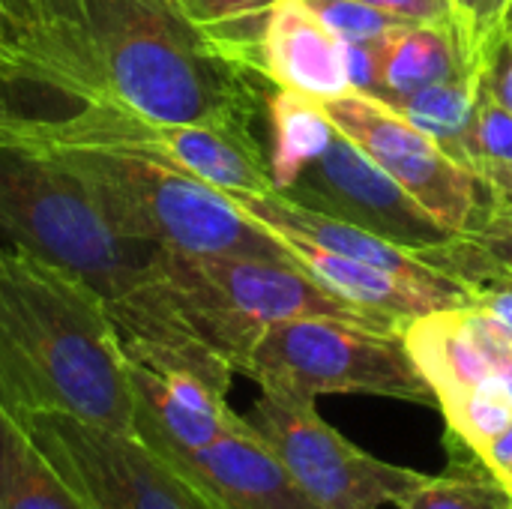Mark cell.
I'll list each match as a JSON object with an SVG mask.
<instances>
[{"instance_id":"277c9868","label":"cell","mask_w":512,"mask_h":509,"mask_svg":"<svg viewBox=\"0 0 512 509\" xmlns=\"http://www.w3.org/2000/svg\"><path fill=\"white\" fill-rule=\"evenodd\" d=\"M0 249H21L87 279L108 303L132 288L153 246L114 234L81 186L0 123Z\"/></svg>"},{"instance_id":"2e32d148","label":"cell","mask_w":512,"mask_h":509,"mask_svg":"<svg viewBox=\"0 0 512 509\" xmlns=\"http://www.w3.org/2000/svg\"><path fill=\"white\" fill-rule=\"evenodd\" d=\"M402 339L414 366L432 387L438 408L477 390H501L495 369L474 339L468 309H441L411 318L402 327Z\"/></svg>"},{"instance_id":"8fae6325","label":"cell","mask_w":512,"mask_h":509,"mask_svg":"<svg viewBox=\"0 0 512 509\" xmlns=\"http://www.w3.org/2000/svg\"><path fill=\"white\" fill-rule=\"evenodd\" d=\"M129 384L132 429L168 462L207 447L240 423V414L228 405V393L192 372L150 369L129 360Z\"/></svg>"},{"instance_id":"9c48e42d","label":"cell","mask_w":512,"mask_h":509,"mask_svg":"<svg viewBox=\"0 0 512 509\" xmlns=\"http://www.w3.org/2000/svg\"><path fill=\"white\" fill-rule=\"evenodd\" d=\"M321 105L339 132L453 234L468 231L489 210L483 180L387 102L348 90Z\"/></svg>"},{"instance_id":"ffe728a7","label":"cell","mask_w":512,"mask_h":509,"mask_svg":"<svg viewBox=\"0 0 512 509\" xmlns=\"http://www.w3.org/2000/svg\"><path fill=\"white\" fill-rule=\"evenodd\" d=\"M267 126H270V174L279 192H285L294 177L333 141L336 126L324 111L321 99L273 87L267 96Z\"/></svg>"},{"instance_id":"603a6c76","label":"cell","mask_w":512,"mask_h":509,"mask_svg":"<svg viewBox=\"0 0 512 509\" xmlns=\"http://www.w3.org/2000/svg\"><path fill=\"white\" fill-rule=\"evenodd\" d=\"M78 108L42 69L0 54V120H60Z\"/></svg>"},{"instance_id":"6da1fadb","label":"cell","mask_w":512,"mask_h":509,"mask_svg":"<svg viewBox=\"0 0 512 509\" xmlns=\"http://www.w3.org/2000/svg\"><path fill=\"white\" fill-rule=\"evenodd\" d=\"M27 54L81 105L258 138L273 84L180 0H21Z\"/></svg>"},{"instance_id":"d6986e66","label":"cell","mask_w":512,"mask_h":509,"mask_svg":"<svg viewBox=\"0 0 512 509\" xmlns=\"http://www.w3.org/2000/svg\"><path fill=\"white\" fill-rule=\"evenodd\" d=\"M0 509H87L27 426L0 405Z\"/></svg>"},{"instance_id":"e0dca14e","label":"cell","mask_w":512,"mask_h":509,"mask_svg":"<svg viewBox=\"0 0 512 509\" xmlns=\"http://www.w3.org/2000/svg\"><path fill=\"white\" fill-rule=\"evenodd\" d=\"M468 63L453 27L402 24L381 39V102L399 105L417 90L453 78Z\"/></svg>"},{"instance_id":"d590c367","label":"cell","mask_w":512,"mask_h":509,"mask_svg":"<svg viewBox=\"0 0 512 509\" xmlns=\"http://www.w3.org/2000/svg\"><path fill=\"white\" fill-rule=\"evenodd\" d=\"M504 36H512V0L507 3V12H504Z\"/></svg>"},{"instance_id":"83f0119b","label":"cell","mask_w":512,"mask_h":509,"mask_svg":"<svg viewBox=\"0 0 512 509\" xmlns=\"http://www.w3.org/2000/svg\"><path fill=\"white\" fill-rule=\"evenodd\" d=\"M480 162H512V111L486 90L474 123V174Z\"/></svg>"},{"instance_id":"7402d4cb","label":"cell","mask_w":512,"mask_h":509,"mask_svg":"<svg viewBox=\"0 0 512 509\" xmlns=\"http://www.w3.org/2000/svg\"><path fill=\"white\" fill-rule=\"evenodd\" d=\"M450 462L441 474L423 477L396 509H510L507 492L495 483L483 459L447 435Z\"/></svg>"},{"instance_id":"ba28073f","label":"cell","mask_w":512,"mask_h":509,"mask_svg":"<svg viewBox=\"0 0 512 509\" xmlns=\"http://www.w3.org/2000/svg\"><path fill=\"white\" fill-rule=\"evenodd\" d=\"M246 423L321 509L396 507L426 477L363 453L306 399L261 393Z\"/></svg>"},{"instance_id":"e575fe53","label":"cell","mask_w":512,"mask_h":509,"mask_svg":"<svg viewBox=\"0 0 512 509\" xmlns=\"http://www.w3.org/2000/svg\"><path fill=\"white\" fill-rule=\"evenodd\" d=\"M477 309H483L486 315H492L495 321H501L512 333V285H495V288H480V303Z\"/></svg>"},{"instance_id":"f1b7e54d","label":"cell","mask_w":512,"mask_h":509,"mask_svg":"<svg viewBox=\"0 0 512 509\" xmlns=\"http://www.w3.org/2000/svg\"><path fill=\"white\" fill-rule=\"evenodd\" d=\"M381 39H372V42H342L351 90L366 93L372 99H381Z\"/></svg>"},{"instance_id":"8992f818","label":"cell","mask_w":512,"mask_h":509,"mask_svg":"<svg viewBox=\"0 0 512 509\" xmlns=\"http://www.w3.org/2000/svg\"><path fill=\"white\" fill-rule=\"evenodd\" d=\"M42 138L141 156L183 171L228 198L279 192L261 138L204 123H162L111 105H81L60 120H27Z\"/></svg>"},{"instance_id":"7a4b0ae2","label":"cell","mask_w":512,"mask_h":509,"mask_svg":"<svg viewBox=\"0 0 512 509\" xmlns=\"http://www.w3.org/2000/svg\"><path fill=\"white\" fill-rule=\"evenodd\" d=\"M0 405L132 429V384L108 300L78 273L0 249Z\"/></svg>"},{"instance_id":"9a60e30c","label":"cell","mask_w":512,"mask_h":509,"mask_svg":"<svg viewBox=\"0 0 512 509\" xmlns=\"http://www.w3.org/2000/svg\"><path fill=\"white\" fill-rule=\"evenodd\" d=\"M234 204L255 219L258 225H264L267 231L279 234L282 240H306L315 243L327 252L345 255V258H357L375 267H387L405 279L423 282V285H450L459 282L453 276L438 273L435 267H429L420 252L405 249L387 237H378L360 225H351L345 219L327 216L321 210H312L306 204L291 201L282 192L273 195H246V198H234ZM468 285V282H465Z\"/></svg>"},{"instance_id":"836d02e7","label":"cell","mask_w":512,"mask_h":509,"mask_svg":"<svg viewBox=\"0 0 512 509\" xmlns=\"http://www.w3.org/2000/svg\"><path fill=\"white\" fill-rule=\"evenodd\" d=\"M483 465L489 468V474L495 477V483L507 492L512 501V426L504 429L483 453H480Z\"/></svg>"},{"instance_id":"5b68a950","label":"cell","mask_w":512,"mask_h":509,"mask_svg":"<svg viewBox=\"0 0 512 509\" xmlns=\"http://www.w3.org/2000/svg\"><path fill=\"white\" fill-rule=\"evenodd\" d=\"M240 375L252 378L261 393L306 402L354 393L438 408L402 333L369 330L333 318H288L267 324Z\"/></svg>"},{"instance_id":"ac0fdd59","label":"cell","mask_w":512,"mask_h":509,"mask_svg":"<svg viewBox=\"0 0 512 509\" xmlns=\"http://www.w3.org/2000/svg\"><path fill=\"white\" fill-rule=\"evenodd\" d=\"M486 96V63H468L453 78L429 84L396 108L420 132L435 138L456 162L474 171V123Z\"/></svg>"},{"instance_id":"44dd1931","label":"cell","mask_w":512,"mask_h":509,"mask_svg":"<svg viewBox=\"0 0 512 509\" xmlns=\"http://www.w3.org/2000/svg\"><path fill=\"white\" fill-rule=\"evenodd\" d=\"M420 258L474 288L512 285V216L486 210L477 225L435 249H423Z\"/></svg>"},{"instance_id":"52a82bcc","label":"cell","mask_w":512,"mask_h":509,"mask_svg":"<svg viewBox=\"0 0 512 509\" xmlns=\"http://www.w3.org/2000/svg\"><path fill=\"white\" fill-rule=\"evenodd\" d=\"M87 509H219L135 432L69 414L21 420Z\"/></svg>"},{"instance_id":"30bf717a","label":"cell","mask_w":512,"mask_h":509,"mask_svg":"<svg viewBox=\"0 0 512 509\" xmlns=\"http://www.w3.org/2000/svg\"><path fill=\"white\" fill-rule=\"evenodd\" d=\"M282 195L414 252L456 237L339 129Z\"/></svg>"},{"instance_id":"4dcf8cb0","label":"cell","mask_w":512,"mask_h":509,"mask_svg":"<svg viewBox=\"0 0 512 509\" xmlns=\"http://www.w3.org/2000/svg\"><path fill=\"white\" fill-rule=\"evenodd\" d=\"M486 90L495 102L512 111V36H501L486 60Z\"/></svg>"},{"instance_id":"74e56055","label":"cell","mask_w":512,"mask_h":509,"mask_svg":"<svg viewBox=\"0 0 512 509\" xmlns=\"http://www.w3.org/2000/svg\"><path fill=\"white\" fill-rule=\"evenodd\" d=\"M510 509H512V507H510Z\"/></svg>"},{"instance_id":"5bb4252c","label":"cell","mask_w":512,"mask_h":509,"mask_svg":"<svg viewBox=\"0 0 512 509\" xmlns=\"http://www.w3.org/2000/svg\"><path fill=\"white\" fill-rule=\"evenodd\" d=\"M258 66L273 87L312 99H333L351 90L345 48L306 0H279L258 42Z\"/></svg>"},{"instance_id":"3957f363","label":"cell","mask_w":512,"mask_h":509,"mask_svg":"<svg viewBox=\"0 0 512 509\" xmlns=\"http://www.w3.org/2000/svg\"><path fill=\"white\" fill-rule=\"evenodd\" d=\"M0 123L54 159L81 186L105 225L132 243L186 255L258 258L303 270L279 234L249 219L225 192L183 171L129 153L60 144L33 132L27 120Z\"/></svg>"},{"instance_id":"1f68e13d","label":"cell","mask_w":512,"mask_h":509,"mask_svg":"<svg viewBox=\"0 0 512 509\" xmlns=\"http://www.w3.org/2000/svg\"><path fill=\"white\" fill-rule=\"evenodd\" d=\"M0 54L12 57V60H21V63H30L36 69H42L36 60H30L27 54V24L21 18V12L9 3V0H0ZM45 72V69H42ZM48 75V72H45ZM51 78V75H48ZM54 81V78H51ZM57 84V81H54ZM60 87V84H57ZM63 90V87H60Z\"/></svg>"},{"instance_id":"4fadbf2b","label":"cell","mask_w":512,"mask_h":509,"mask_svg":"<svg viewBox=\"0 0 512 509\" xmlns=\"http://www.w3.org/2000/svg\"><path fill=\"white\" fill-rule=\"evenodd\" d=\"M294 255L300 258L303 270L330 294L363 306L375 315L393 318L402 327L411 318L441 312V309H474L480 303V288L465 282L450 285H423L414 279H405L387 267H375L357 258H345L336 252H327L306 240H285Z\"/></svg>"},{"instance_id":"4316f807","label":"cell","mask_w":512,"mask_h":509,"mask_svg":"<svg viewBox=\"0 0 512 509\" xmlns=\"http://www.w3.org/2000/svg\"><path fill=\"white\" fill-rule=\"evenodd\" d=\"M510 0H450L456 33L471 63H486L504 36V12Z\"/></svg>"},{"instance_id":"f546056e","label":"cell","mask_w":512,"mask_h":509,"mask_svg":"<svg viewBox=\"0 0 512 509\" xmlns=\"http://www.w3.org/2000/svg\"><path fill=\"white\" fill-rule=\"evenodd\" d=\"M360 3H369L375 9L390 12V15L411 21V24H441V27L456 30L450 0H360Z\"/></svg>"},{"instance_id":"d6a6232c","label":"cell","mask_w":512,"mask_h":509,"mask_svg":"<svg viewBox=\"0 0 512 509\" xmlns=\"http://www.w3.org/2000/svg\"><path fill=\"white\" fill-rule=\"evenodd\" d=\"M477 177L486 186L489 210L512 216V162H480Z\"/></svg>"},{"instance_id":"8d00e7d4","label":"cell","mask_w":512,"mask_h":509,"mask_svg":"<svg viewBox=\"0 0 512 509\" xmlns=\"http://www.w3.org/2000/svg\"><path fill=\"white\" fill-rule=\"evenodd\" d=\"M9 3H12V6H15L18 12H21V0H9Z\"/></svg>"},{"instance_id":"484cf974","label":"cell","mask_w":512,"mask_h":509,"mask_svg":"<svg viewBox=\"0 0 512 509\" xmlns=\"http://www.w3.org/2000/svg\"><path fill=\"white\" fill-rule=\"evenodd\" d=\"M306 6L342 42H372V39L393 33L402 24H411L360 0H306Z\"/></svg>"},{"instance_id":"d4e9b609","label":"cell","mask_w":512,"mask_h":509,"mask_svg":"<svg viewBox=\"0 0 512 509\" xmlns=\"http://www.w3.org/2000/svg\"><path fill=\"white\" fill-rule=\"evenodd\" d=\"M447 420V435L462 441L477 456L512 426V402L501 390H477L438 408Z\"/></svg>"},{"instance_id":"cb8c5ba5","label":"cell","mask_w":512,"mask_h":509,"mask_svg":"<svg viewBox=\"0 0 512 509\" xmlns=\"http://www.w3.org/2000/svg\"><path fill=\"white\" fill-rule=\"evenodd\" d=\"M180 3L207 33H213L225 48H231L237 57H243L261 72L258 42L267 15L279 0H180Z\"/></svg>"},{"instance_id":"7c38bea8","label":"cell","mask_w":512,"mask_h":509,"mask_svg":"<svg viewBox=\"0 0 512 509\" xmlns=\"http://www.w3.org/2000/svg\"><path fill=\"white\" fill-rule=\"evenodd\" d=\"M171 465L219 509H321L246 417L207 447Z\"/></svg>"}]
</instances>
